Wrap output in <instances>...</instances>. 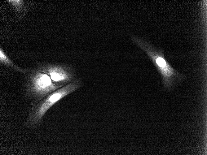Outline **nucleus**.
I'll use <instances>...</instances> for the list:
<instances>
[{
	"label": "nucleus",
	"mask_w": 207,
	"mask_h": 155,
	"mask_svg": "<svg viewBox=\"0 0 207 155\" xmlns=\"http://www.w3.org/2000/svg\"><path fill=\"white\" fill-rule=\"evenodd\" d=\"M7 2L14 11L19 21L23 19L34 5L32 1L10 0Z\"/></svg>",
	"instance_id": "nucleus-5"
},
{
	"label": "nucleus",
	"mask_w": 207,
	"mask_h": 155,
	"mask_svg": "<svg viewBox=\"0 0 207 155\" xmlns=\"http://www.w3.org/2000/svg\"><path fill=\"white\" fill-rule=\"evenodd\" d=\"M23 74L25 97L34 105L55 90L61 87L55 85L41 68L35 66L26 68Z\"/></svg>",
	"instance_id": "nucleus-3"
},
{
	"label": "nucleus",
	"mask_w": 207,
	"mask_h": 155,
	"mask_svg": "<svg viewBox=\"0 0 207 155\" xmlns=\"http://www.w3.org/2000/svg\"><path fill=\"white\" fill-rule=\"evenodd\" d=\"M83 82L80 78L52 92L36 103L31 105L28 115L23 123L26 129L40 127L45 114L54 105L64 97L82 88Z\"/></svg>",
	"instance_id": "nucleus-2"
},
{
	"label": "nucleus",
	"mask_w": 207,
	"mask_h": 155,
	"mask_svg": "<svg viewBox=\"0 0 207 155\" xmlns=\"http://www.w3.org/2000/svg\"><path fill=\"white\" fill-rule=\"evenodd\" d=\"M0 63L6 67L23 75L26 71L25 68H23L15 64L7 56L1 46L0 47Z\"/></svg>",
	"instance_id": "nucleus-6"
},
{
	"label": "nucleus",
	"mask_w": 207,
	"mask_h": 155,
	"mask_svg": "<svg viewBox=\"0 0 207 155\" xmlns=\"http://www.w3.org/2000/svg\"><path fill=\"white\" fill-rule=\"evenodd\" d=\"M130 39L136 45L148 56L160 75L163 87L170 91L177 86L186 75L173 68L165 57L162 48L152 44L146 38L131 35Z\"/></svg>",
	"instance_id": "nucleus-1"
},
{
	"label": "nucleus",
	"mask_w": 207,
	"mask_h": 155,
	"mask_svg": "<svg viewBox=\"0 0 207 155\" xmlns=\"http://www.w3.org/2000/svg\"><path fill=\"white\" fill-rule=\"evenodd\" d=\"M36 65L47 74L55 85L60 87L73 82L79 78L75 67L69 64L37 61Z\"/></svg>",
	"instance_id": "nucleus-4"
}]
</instances>
